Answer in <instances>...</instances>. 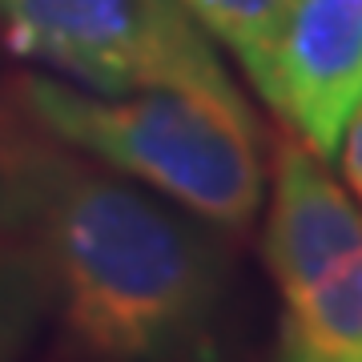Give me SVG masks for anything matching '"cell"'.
I'll return each instance as SVG.
<instances>
[{
	"mask_svg": "<svg viewBox=\"0 0 362 362\" xmlns=\"http://www.w3.org/2000/svg\"><path fill=\"white\" fill-rule=\"evenodd\" d=\"M21 233L49 310L89 358L218 362L230 258L194 214L33 141Z\"/></svg>",
	"mask_w": 362,
	"mask_h": 362,
	"instance_id": "6da1fadb",
	"label": "cell"
},
{
	"mask_svg": "<svg viewBox=\"0 0 362 362\" xmlns=\"http://www.w3.org/2000/svg\"><path fill=\"white\" fill-rule=\"evenodd\" d=\"M21 105L52 141L137 181L221 233L254 226L266 202V149L242 93L173 85L93 93L73 81L25 77Z\"/></svg>",
	"mask_w": 362,
	"mask_h": 362,
	"instance_id": "7a4b0ae2",
	"label": "cell"
},
{
	"mask_svg": "<svg viewBox=\"0 0 362 362\" xmlns=\"http://www.w3.org/2000/svg\"><path fill=\"white\" fill-rule=\"evenodd\" d=\"M262 254L282 338L310 362H362V206L298 137H278Z\"/></svg>",
	"mask_w": 362,
	"mask_h": 362,
	"instance_id": "3957f363",
	"label": "cell"
},
{
	"mask_svg": "<svg viewBox=\"0 0 362 362\" xmlns=\"http://www.w3.org/2000/svg\"><path fill=\"white\" fill-rule=\"evenodd\" d=\"M4 45L93 93L149 85L238 93L177 0H0Z\"/></svg>",
	"mask_w": 362,
	"mask_h": 362,
	"instance_id": "277c9868",
	"label": "cell"
},
{
	"mask_svg": "<svg viewBox=\"0 0 362 362\" xmlns=\"http://www.w3.org/2000/svg\"><path fill=\"white\" fill-rule=\"evenodd\" d=\"M262 101L322 161L362 101V0H290Z\"/></svg>",
	"mask_w": 362,
	"mask_h": 362,
	"instance_id": "5b68a950",
	"label": "cell"
},
{
	"mask_svg": "<svg viewBox=\"0 0 362 362\" xmlns=\"http://www.w3.org/2000/svg\"><path fill=\"white\" fill-rule=\"evenodd\" d=\"M177 4L238 57L242 73L262 97L290 0H177Z\"/></svg>",
	"mask_w": 362,
	"mask_h": 362,
	"instance_id": "8992f818",
	"label": "cell"
},
{
	"mask_svg": "<svg viewBox=\"0 0 362 362\" xmlns=\"http://www.w3.org/2000/svg\"><path fill=\"white\" fill-rule=\"evenodd\" d=\"M49 310V286L28 242L0 238V362H21Z\"/></svg>",
	"mask_w": 362,
	"mask_h": 362,
	"instance_id": "52a82bcc",
	"label": "cell"
},
{
	"mask_svg": "<svg viewBox=\"0 0 362 362\" xmlns=\"http://www.w3.org/2000/svg\"><path fill=\"white\" fill-rule=\"evenodd\" d=\"M33 141H8L0 137V233L16 230L25 218V173Z\"/></svg>",
	"mask_w": 362,
	"mask_h": 362,
	"instance_id": "ba28073f",
	"label": "cell"
},
{
	"mask_svg": "<svg viewBox=\"0 0 362 362\" xmlns=\"http://www.w3.org/2000/svg\"><path fill=\"white\" fill-rule=\"evenodd\" d=\"M338 161H342V177H346V189L354 194V202L362 206V101L354 105L346 129H342V141H338Z\"/></svg>",
	"mask_w": 362,
	"mask_h": 362,
	"instance_id": "9c48e42d",
	"label": "cell"
},
{
	"mask_svg": "<svg viewBox=\"0 0 362 362\" xmlns=\"http://www.w3.org/2000/svg\"><path fill=\"white\" fill-rule=\"evenodd\" d=\"M274 362H310V358H306L290 338H278V354H274Z\"/></svg>",
	"mask_w": 362,
	"mask_h": 362,
	"instance_id": "30bf717a",
	"label": "cell"
}]
</instances>
